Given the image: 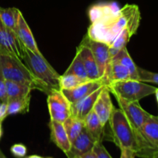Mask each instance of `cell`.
I'll use <instances>...</instances> for the list:
<instances>
[{
	"label": "cell",
	"instance_id": "1",
	"mask_svg": "<svg viewBox=\"0 0 158 158\" xmlns=\"http://www.w3.org/2000/svg\"><path fill=\"white\" fill-rule=\"evenodd\" d=\"M88 15L91 24L86 35L109 46L123 29L135 35L141 19L140 9L134 4L120 8L116 2L99 3L89 8Z\"/></svg>",
	"mask_w": 158,
	"mask_h": 158
},
{
	"label": "cell",
	"instance_id": "2",
	"mask_svg": "<svg viewBox=\"0 0 158 158\" xmlns=\"http://www.w3.org/2000/svg\"><path fill=\"white\" fill-rule=\"evenodd\" d=\"M109 131H105L103 140L113 141L120 149L132 150L140 158H158V149L148 143L137 129L127 120L120 108L114 107L108 120Z\"/></svg>",
	"mask_w": 158,
	"mask_h": 158
},
{
	"label": "cell",
	"instance_id": "3",
	"mask_svg": "<svg viewBox=\"0 0 158 158\" xmlns=\"http://www.w3.org/2000/svg\"><path fill=\"white\" fill-rule=\"evenodd\" d=\"M0 73L6 80L26 85L46 94L52 91L43 81L32 74L21 60L10 55L0 53Z\"/></svg>",
	"mask_w": 158,
	"mask_h": 158
},
{
	"label": "cell",
	"instance_id": "4",
	"mask_svg": "<svg viewBox=\"0 0 158 158\" xmlns=\"http://www.w3.org/2000/svg\"><path fill=\"white\" fill-rule=\"evenodd\" d=\"M21 60L32 74L43 81L49 89L60 90V79L61 75L54 69L43 54L34 53L22 45Z\"/></svg>",
	"mask_w": 158,
	"mask_h": 158
},
{
	"label": "cell",
	"instance_id": "5",
	"mask_svg": "<svg viewBox=\"0 0 158 158\" xmlns=\"http://www.w3.org/2000/svg\"><path fill=\"white\" fill-rule=\"evenodd\" d=\"M106 86L114 97L129 102L140 101L141 99L155 94L158 91L156 86L135 80L114 82Z\"/></svg>",
	"mask_w": 158,
	"mask_h": 158
},
{
	"label": "cell",
	"instance_id": "6",
	"mask_svg": "<svg viewBox=\"0 0 158 158\" xmlns=\"http://www.w3.org/2000/svg\"><path fill=\"white\" fill-rule=\"evenodd\" d=\"M47 104L50 120L63 123L71 116V103L61 90L53 89L48 94Z\"/></svg>",
	"mask_w": 158,
	"mask_h": 158
},
{
	"label": "cell",
	"instance_id": "7",
	"mask_svg": "<svg viewBox=\"0 0 158 158\" xmlns=\"http://www.w3.org/2000/svg\"><path fill=\"white\" fill-rule=\"evenodd\" d=\"M116 99L120 110L123 113L128 121L137 129H139L151 117V114L142 108L139 101L129 102L119 97H116Z\"/></svg>",
	"mask_w": 158,
	"mask_h": 158
},
{
	"label": "cell",
	"instance_id": "8",
	"mask_svg": "<svg viewBox=\"0 0 158 158\" xmlns=\"http://www.w3.org/2000/svg\"><path fill=\"white\" fill-rule=\"evenodd\" d=\"M0 53L21 60L22 45L14 31L8 29L0 19Z\"/></svg>",
	"mask_w": 158,
	"mask_h": 158
},
{
	"label": "cell",
	"instance_id": "9",
	"mask_svg": "<svg viewBox=\"0 0 158 158\" xmlns=\"http://www.w3.org/2000/svg\"><path fill=\"white\" fill-rule=\"evenodd\" d=\"M83 42L90 49L98 68L99 75L101 78L104 74L106 66L110 60L109 45L103 42L92 40L87 35L83 37Z\"/></svg>",
	"mask_w": 158,
	"mask_h": 158
},
{
	"label": "cell",
	"instance_id": "10",
	"mask_svg": "<svg viewBox=\"0 0 158 158\" xmlns=\"http://www.w3.org/2000/svg\"><path fill=\"white\" fill-rule=\"evenodd\" d=\"M102 86H106L101 78L98 80H90L84 83L71 89H60L71 104L80 101L85 97L90 94Z\"/></svg>",
	"mask_w": 158,
	"mask_h": 158
},
{
	"label": "cell",
	"instance_id": "11",
	"mask_svg": "<svg viewBox=\"0 0 158 158\" xmlns=\"http://www.w3.org/2000/svg\"><path fill=\"white\" fill-rule=\"evenodd\" d=\"M15 33H16L20 43L24 47L32 51L34 53L41 55L42 52L39 49L35 38L32 33V31H31L28 23L25 20L23 13L20 11L19 12L18 17H17L16 25H15Z\"/></svg>",
	"mask_w": 158,
	"mask_h": 158
},
{
	"label": "cell",
	"instance_id": "12",
	"mask_svg": "<svg viewBox=\"0 0 158 158\" xmlns=\"http://www.w3.org/2000/svg\"><path fill=\"white\" fill-rule=\"evenodd\" d=\"M97 142L85 127H83L80 134L71 143L69 151L65 154L67 158H74L87 154L92 151Z\"/></svg>",
	"mask_w": 158,
	"mask_h": 158
},
{
	"label": "cell",
	"instance_id": "13",
	"mask_svg": "<svg viewBox=\"0 0 158 158\" xmlns=\"http://www.w3.org/2000/svg\"><path fill=\"white\" fill-rule=\"evenodd\" d=\"M110 94V93L108 88L106 86H103L93 108V110L98 116L99 119L103 125L107 124L114 107Z\"/></svg>",
	"mask_w": 158,
	"mask_h": 158
},
{
	"label": "cell",
	"instance_id": "14",
	"mask_svg": "<svg viewBox=\"0 0 158 158\" xmlns=\"http://www.w3.org/2000/svg\"><path fill=\"white\" fill-rule=\"evenodd\" d=\"M104 86H102L91 93L88 96L85 97L80 101L71 104V115L80 119L84 120L88 114L93 110L94 103L97 100V97L100 95L102 89Z\"/></svg>",
	"mask_w": 158,
	"mask_h": 158
},
{
	"label": "cell",
	"instance_id": "15",
	"mask_svg": "<svg viewBox=\"0 0 158 158\" xmlns=\"http://www.w3.org/2000/svg\"><path fill=\"white\" fill-rule=\"evenodd\" d=\"M106 86L121 80H131L128 70L121 63L110 60L106 66L105 73L101 77Z\"/></svg>",
	"mask_w": 158,
	"mask_h": 158
},
{
	"label": "cell",
	"instance_id": "16",
	"mask_svg": "<svg viewBox=\"0 0 158 158\" xmlns=\"http://www.w3.org/2000/svg\"><path fill=\"white\" fill-rule=\"evenodd\" d=\"M77 53H78L83 62L88 78L89 80L100 79L98 68H97V63L94 60L92 52H91L90 49L83 41L77 46Z\"/></svg>",
	"mask_w": 158,
	"mask_h": 158
},
{
	"label": "cell",
	"instance_id": "17",
	"mask_svg": "<svg viewBox=\"0 0 158 158\" xmlns=\"http://www.w3.org/2000/svg\"><path fill=\"white\" fill-rule=\"evenodd\" d=\"M50 128L51 140L66 154L70 148L71 143L69 140L63 124L60 122L50 120L49 123Z\"/></svg>",
	"mask_w": 158,
	"mask_h": 158
},
{
	"label": "cell",
	"instance_id": "18",
	"mask_svg": "<svg viewBox=\"0 0 158 158\" xmlns=\"http://www.w3.org/2000/svg\"><path fill=\"white\" fill-rule=\"evenodd\" d=\"M83 123L85 129L95 139L96 141L103 142L106 125L101 123L98 116L94 110L90 111L86 115L83 120Z\"/></svg>",
	"mask_w": 158,
	"mask_h": 158
},
{
	"label": "cell",
	"instance_id": "19",
	"mask_svg": "<svg viewBox=\"0 0 158 158\" xmlns=\"http://www.w3.org/2000/svg\"><path fill=\"white\" fill-rule=\"evenodd\" d=\"M139 131L148 143L158 149V117L157 116L151 115L139 128Z\"/></svg>",
	"mask_w": 158,
	"mask_h": 158
},
{
	"label": "cell",
	"instance_id": "20",
	"mask_svg": "<svg viewBox=\"0 0 158 158\" xmlns=\"http://www.w3.org/2000/svg\"><path fill=\"white\" fill-rule=\"evenodd\" d=\"M112 60L121 63L123 66L127 68L130 74V79L131 80H138V77H137V66L134 63V60H132L131 56H130L129 52L127 50V48L124 47L122 49L117 55L112 59Z\"/></svg>",
	"mask_w": 158,
	"mask_h": 158
},
{
	"label": "cell",
	"instance_id": "21",
	"mask_svg": "<svg viewBox=\"0 0 158 158\" xmlns=\"http://www.w3.org/2000/svg\"><path fill=\"white\" fill-rule=\"evenodd\" d=\"M30 100L31 94L26 97L9 100L7 102V111H6L7 117L18 114H26L29 112Z\"/></svg>",
	"mask_w": 158,
	"mask_h": 158
},
{
	"label": "cell",
	"instance_id": "22",
	"mask_svg": "<svg viewBox=\"0 0 158 158\" xmlns=\"http://www.w3.org/2000/svg\"><path fill=\"white\" fill-rule=\"evenodd\" d=\"M6 86L8 101L29 95L32 91L29 86L10 80H6Z\"/></svg>",
	"mask_w": 158,
	"mask_h": 158
},
{
	"label": "cell",
	"instance_id": "23",
	"mask_svg": "<svg viewBox=\"0 0 158 158\" xmlns=\"http://www.w3.org/2000/svg\"><path fill=\"white\" fill-rule=\"evenodd\" d=\"M66 132L67 134L70 143L80 134L82 130L84 127V123L83 120L77 118L74 116H69L63 123Z\"/></svg>",
	"mask_w": 158,
	"mask_h": 158
},
{
	"label": "cell",
	"instance_id": "24",
	"mask_svg": "<svg viewBox=\"0 0 158 158\" xmlns=\"http://www.w3.org/2000/svg\"><path fill=\"white\" fill-rule=\"evenodd\" d=\"M133 34L131 33V31L127 29H125L116 37L115 40L109 46L110 57V59L115 56L122 49L127 47V45L129 43L130 40Z\"/></svg>",
	"mask_w": 158,
	"mask_h": 158
},
{
	"label": "cell",
	"instance_id": "25",
	"mask_svg": "<svg viewBox=\"0 0 158 158\" xmlns=\"http://www.w3.org/2000/svg\"><path fill=\"white\" fill-rule=\"evenodd\" d=\"M19 12L16 8H2L0 7V19L8 29L15 32L17 17Z\"/></svg>",
	"mask_w": 158,
	"mask_h": 158
},
{
	"label": "cell",
	"instance_id": "26",
	"mask_svg": "<svg viewBox=\"0 0 158 158\" xmlns=\"http://www.w3.org/2000/svg\"><path fill=\"white\" fill-rule=\"evenodd\" d=\"M90 80L89 79L82 78L72 74H63L60 76V89H71L74 88L79 85L84 83Z\"/></svg>",
	"mask_w": 158,
	"mask_h": 158
},
{
	"label": "cell",
	"instance_id": "27",
	"mask_svg": "<svg viewBox=\"0 0 158 158\" xmlns=\"http://www.w3.org/2000/svg\"><path fill=\"white\" fill-rule=\"evenodd\" d=\"M63 74H72V75H76L77 77H82V78L89 79L84 66H83V62H82L78 53H76V56L73 60L72 63Z\"/></svg>",
	"mask_w": 158,
	"mask_h": 158
},
{
	"label": "cell",
	"instance_id": "28",
	"mask_svg": "<svg viewBox=\"0 0 158 158\" xmlns=\"http://www.w3.org/2000/svg\"><path fill=\"white\" fill-rule=\"evenodd\" d=\"M137 77L138 80L143 83H151L157 85L158 83V75L157 73L146 70L137 66Z\"/></svg>",
	"mask_w": 158,
	"mask_h": 158
},
{
	"label": "cell",
	"instance_id": "29",
	"mask_svg": "<svg viewBox=\"0 0 158 158\" xmlns=\"http://www.w3.org/2000/svg\"><path fill=\"white\" fill-rule=\"evenodd\" d=\"M92 152L94 153L95 158H113L103 146V142L101 141H97L95 143Z\"/></svg>",
	"mask_w": 158,
	"mask_h": 158
},
{
	"label": "cell",
	"instance_id": "30",
	"mask_svg": "<svg viewBox=\"0 0 158 158\" xmlns=\"http://www.w3.org/2000/svg\"><path fill=\"white\" fill-rule=\"evenodd\" d=\"M11 153L14 157L17 158H23L26 156V153H27V148L26 146L21 143H16L12 146L10 149Z\"/></svg>",
	"mask_w": 158,
	"mask_h": 158
},
{
	"label": "cell",
	"instance_id": "31",
	"mask_svg": "<svg viewBox=\"0 0 158 158\" xmlns=\"http://www.w3.org/2000/svg\"><path fill=\"white\" fill-rule=\"evenodd\" d=\"M0 101L7 103V95H6V80L0 73Z\"/></svg>",
	"mask_w": 158,
	"mask_h": 158
},
{
	"label": "cell",
	"instance_id": "32",
	"mask_svg": "<svg viewBox=\"0 0 158 158\" xmlns=\"http://www.w3.org/2000/svg\"><path fill=\"white\" fill-rule=\"evenodd\" d=\"M135 154L134 151L127 148H121L120 149V158H135Z\"/></svg>",
	"mask_w": 158,
	"mask_h": 158
},
{
	"label": "cell",
	"instance_id": "33",
	"mask_svg": "<svg viewBox=\"0 0 158 158\" xmlns=\"http://www.w3.org/2000/svg\"><path fill=\"white\" fill-rule=\"evenodd\" d=\"M6 111H7V103L0 101V122L1 123H2L3 120L7 117Z\"/></svg>",
	"mask_w": 158,
	"mask_h": 158
},
{
	"label": "cell",
	"instance_id": "34",
	"mask_svg": "<svg viewBox=\"0 0 158 158\" xmlns=\"http://www.w3.org/2000/svg\"><path fill=\"white\" fill-rule=\"evenodd\" d=\"M74 158H95V157H94V153L92 151H90V152L87 153V154H85L83 155L79 156V157H76Z\"/></svg>",
	"mask_w": 158,
	"mask_h": 158
},
{
	"label": "cell",
	"instance_id": "35",
	"mask_svg": "<svg viewBox=\"0 0 158 158\" xmlns=\"http://www.w3.org/2000/svg\"><path fill=\"white\" fill-rule=\"evenodd\" d=\"M26 158H52V157H40V156L38 155H31L29 157H27Z\"/></svg>",
	"mask_w": 158,
	"mask_h": 158
},
{
	"label": "cell",
	"instance_id": "36",
	"mask_svg": "<svg viewBox=\"0 0 158 158\" xmlns=\"http://www.w3.org/2000/svg\"><path fill=\"white\" fill-rule=\"evenodd\" d=\"M0 158H7L6 157V155H5L4 154L2 153V151L0 150Z\"/></svg>",
	"mask_w": 158,
	"mask_h": 158
},
{
	"label": "cell",
	"instance_id": "37",
	"mask_svg": "<svg viewBox=\"0 0 158 158\" xmlns=\"http://www.w3.org/2000/svg\"><path fill=\"white\" fill-rule=\"evenodd\" d=\"M2 123L0 122V138L2 137Z\"/></svg>",
	"mask_w": 158,
	"mask_h": 158
}]
</instances>
